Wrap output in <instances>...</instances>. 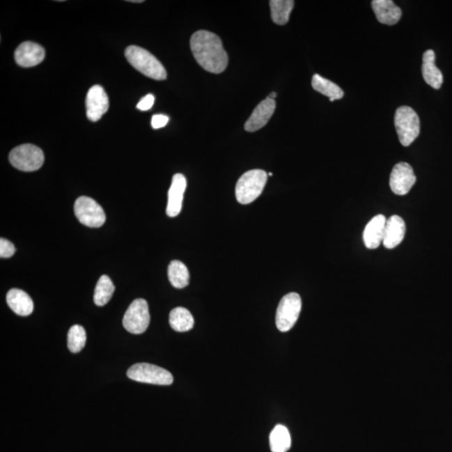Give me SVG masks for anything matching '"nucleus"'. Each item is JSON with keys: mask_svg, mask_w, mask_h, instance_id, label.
Listing matches in <instances>:
<instances>
[{"mask_svg": "<svg viewBox=\"0 0 452 452\" xmlns=\"http://www.w3.org/2000/svg\"><path fill=\"white\" fill-rule=\"evenodd\" d=\"M190 48L198 65L207 72L219 74L228 65V56L222 41L212 32L198 31L190 39Z\"/></svg>", "mask_w": 452, "mask_h": 452, "instance_id": "1", "label": "nucleus"}, {"mask_svg": "<svg viewBox=\"0 0 452 452\" xmlns=\"http://www.w3.org/2000/svg\"><path fill=\"white\" fill-rule=\"evenodd\" d=\"M127 60L139 72L157 81L167 78V72L161 62L147 49L131 45L125 51Z\"/></svg>", "mask_w": 452, "mask_h": 452, "instance_id": "2", "label": "nucleus"}, {"mask_svg": "<svg viewBox=\"0 0 452 452\" xmlns=\"http://www.w3.org/2000/svg\"><path fill=\"white\" fill-rule=\"evenodd\" d=\"M267 182V173L261 169H253L244 173L235 186L236 200L242 205L255 201L263 193Z\"/></svg>", "mask_w": 452, "mask_h": 452, "instance_id": "3", "label": "nucleus"}, {"mask_svg": "<svg viewBox=\"0 0 452 452\" xmlns=\"http://www.w3.org/2000/svg\"><path fill=\"white\" fill-rule=\"evenodd\" d=\"M395 126L400 142L405 147L410 146L420 134V118L412 107L403 106L397 109Z\"/></svg>", "mask_w": 452, "mask_h": 452, "instance_id": "4", "label": "nucleus"}, {"mask_svg": "<svg viewBox=\"0 0 452 452\" xmlns=\"http://www.w3.org/2000/svg\"><path fill=\"white\" fill-rule=\"evenodd\" d=\"M9 160L15 168L24 172H33L42 167L45 155L39 147L33 144H22L10 153Z\"/></svg>", "mask_w": 452, "mask_h": 452, "instance_id": "5", "label": "nucleus"}, {"mask_svg": "<svg viewBox=\"0 0 452 452\" xmlns=\"http://www.w3.org/2000/svg\"><path fill=\"white\" fill-rule=\"evenodd\" d=\"M128 378L137 382L157 385H170L173 382L171 373L151 364H136L127 372Z\"/></svg>", "mask_w": 452, "mask_h": 452, "instance_id": "6", "label": "nucleus"}, {"mask_svg": "<svg viewBox=\"0 0 452 452\" xmlns=\"http://www.w3.org/2000/svg\"><path fill=\"white\" fill-rule=\"evenodd\" d=\"M302 310L301 297L291 293L283 297L276 310V325L279 331L288 332L296 325Z\"/></svg>", "mask_w": 452, "mask_h": 452, "instance_id": "7", "label": "nucleus"}, {"mask_svg": "<svg viewBox=\"0 0 452 452\" xmlns=\"http://www.w3.org/2000/svg\"><path fill=\"white\" fill-rule=\"evenodd\" d=\"M74 210L78 221L86 226L99 228L106 222L104 210L92 198L79 197L75 202Z\"/></svg>", "mask_w": 452, "mask_h": 452, "instance_id": "8", "label": "nucleus"}, {"mask_svg": "<svg viewBox=\"0 0 452 452\" xmlns=\"http://www.w3.org/2000/svg\"><path fill=\"white\" fill-rule=\"evenodd\" d=\"M149 323L150 314L147 301L139 298L132 302L123 317L125 329L132 334H141L147 330Z\"/></svg>", "mask_w": 452, "mask_h": 452, "instance_id": "9", "label": "nucleus"}, {"mask_svg": "<svg viewBox=\"0 0 452 452\" xmlns=\"http://www.w3.org/2000/svg\"><path fill=\"white\" fill-rule=\"evenodd\" d=\"M416 177L414 176V170L407 163H399L393 168L391 178H389V186L393 193L398 196H405L416 184Z\"/></svg>", "mask_w": 452, "mask_h": 452, "instance_id": "10", "label": "nucleus"}, {"mask_svg": "<svg viewBox=\"0 0 452 452\" xmlns=\"http://www.w3.org/2000/svg\"><path fill=\"white\" fill-rule=\"evenodd\" d=\"M87 118L92 122L100 120L109 109V99L103 89L99 85L91 87L86 99Z\"/></svg>", "mask_w": 452, "mask_h": 452, "instance_id": "11", "label": "nucleus"}, {"mask_svg": "<svg viewBox=\"0 0 452 452\" xmlns=\"http://www.w3.org/2000/svg\"><path fill=\"white\" fill-rule=\"evenodd\" d=\"M186 187L187 180L185 176L182 173L174 174L168 194V205L166 209L168 217H176L181 212Z\"/></svg>", "mask_w": 452, "mask_h": 452, "instance_id": "12", "label": "nucleus"}, {"mask_svg": "<svg viewBox=\"0 0 452 452\" xmlns=\"http://www.w3.org/2000/svg\"><path fill=\"white\" fill-rule=\"evenodd\" d=\"M45 49L39 44L26 41L20 44L15 52L16 63L22 68H33L45 59Z\"/></svg>", "mask_w": 452, "mask_h": 452, "instance_id": "13", "label": "nucleus"}, {"mask_svg": "<svg viewBox=\"0 0 452 452\" xmlns=\"http://www.w3.org/2000/svg\"><path fill=\"white\" fill-rule=\"evenodd\" d=\"M276 109V102L267 98L261 102L253 111L251 116L244 124V130L253 132L263 128L272 117Z\"/></svg>", "mask_w": 452, "mask_h": 452, "instance_id": "14", "label": "nucleus"}, {"mask_svg": "<svg viewBox=\"0 0 452 452\" xmlns=\"http://www.w3.org/2000/svg\"><path fill=\"white\" fill-rule=\"evenodd\" d=\"M387 219L383 215H376L367 224L364 229L363 238L364 244L368 249L378 248L383 243L385 226Z\"/></svg>", "mask_w": 452, "mask_h": 452, "instance_id": "15", "label": "nucleus"}, {"mask_svg": "<svg viewBox=\"0 0 452 452\" xmlns=\"http://www.w3.org/2000/svg\"><path fill=\"white\" fill-rule=\"evenodd\" d=\"M372 8L381 24L393 26L401 19L402 11L392 0H374Z\"/></svg>", "mask_w": 452, "mask_h": 452, "instance_id": "16", "label": "nucleus"}, {"mask_svg": "<svg viewBox=\"0 0 452 452\" xmlns=\"http://www.w3.org/2000/svg\"><path fill=\"white\" fill-rule=\"evenodd\" d=\"M405 234V224L398 215H392L387 219L385 226L383 244L385 248H395L403 242Z\"/></svg>", "mask_w": 452, "mask_h": 452, "instance_id": "17", "label": "nucleus"}, {"mask_svg": "<svg viewBox=\"0 0 452 452\" xmlns=\"http://www.w3.org/2000/svg\"><path fill=\"white\" fill-rule=\"evenodd\" d=\"M6 302L10 309L20 316H29L34 311V302L22 290L16 288L10 290L7 293Z\"/></svg>", "mask_w": 452, "mask_h": 452, "instance_id": "18", "label": "nucleus"}, {"mask_svg": "<svg viewBox=\"0 0 452 452\" xmlns=\"http://www.w3.org/2000/svg\"><path fill=\"white\" fill-rule=\"evenodd\" d=\"M422 74L427 84L434 89L441 88L443 75L435 65V55L432 49H428L423 55Z\"/></svg>", "mask_w": 452, "mask_h": 452, "instance_id": "19", "label": "nucleus"}, {"mask_svg": "<svg viewBox=\"0 0 452 452\" xmlns=\"http://www.w3.org/2000/svg\"><path fill=\"white\" fill-rule=\"evenodd\" d=\"M312 86L318 93L329 98L330 102L340 100L344 95L343 91L337 84L318 74L313 77Z\"/></svg>", "mask_w": 452, "mask_h": 452, "instance_id": "20", "label": "nucleus"}, {"mask_svg": "<svg viewBox=\"0 0 452 452\" xmlns=\"http://www.w3.org/2000/svg\"><path fill=\"white\" fill-rule=\"evenodd\" d=\"M169 325L174 331L184 333L193 329L194 320L188 309L178 306L170 313Z\"/></svg>", "mask_w": 452, "mask_h": 452, "instance_id": "21", "label": "nucleus"}, {"mask_svg": "<svg viewBox=\"0 0 452 452\" xmlns=\"http://www.w3.org/2000/svg\"><path fill=\"white\" fill-rule=\"evenodd\" d=\"M168 276L170 283L176 288H184L189 283V270L180 260L171 261L168 268Z\"/></svg>", "mask_w": 452, "mask_h": 452, "instance_id": "22", "label": "nucleus"}, {"mask_svg": "<svg viewBox=\"0 0 452 452\" xmlns=\"http://www.w3.org/2000/svg\"><path fill=\"white\" fill-rule=\"evenodd\" d=\"M292 445L291 435L287 427L277 425L270 435L272 452H287Z\"/></svg>", "mask_w": 452, "mask_h": 452, "instance_id": "23", "label": "nucleus"}, {"mask_svg": "<svg viewBox=\"0 0 452 452\" xmlns=\"http://www.w3.org/2000/svg\"><path fill=\"white\" fill-rule=\"evenodd\" d=\"M295 2L293 0H272L270 1L272 19L275 24L284 26L289 22L290 15Z\"/></svg>", "mask_w": 452, "mask_h": 452, "instance_id": "24", "label": "nucleus"}, {"mask_svg": "<svg viewBox=\"0 0 452 452\" xmlns=\"http://www.w3.org/2000/svg\"><path fill=\"white\" fill-rule=\"evenodd\" d=\"M115 291L114 284L107 275H103L99 279L95 288L93 300L95 304L98 306H105L109 304Z\"/></svg>", "mask_w": 452, "mask_h": 452, "instance_id": "25", "label": "nucleus"}, {"mask_svg": "<svg viewBox=\"0 0 452 452\" xmlns=\"http://www.w3.org/2000/svg\"><path fill=\"white\" fill-rule=\"evenodd\" d=\"M86 334L84 327L80 325H74L70 327L68 335V346L69 350L73 354H77L85 347Z\"/></svg>", "mask_w": 452, "mask_h": 452, "instance_id": "26", "label": "nucleus"}, {"mask_svg": "<svg viewBox=\"0 0 452 452\" xmlns=\"http://www.w3.org/2000/svg\"><path fill=\"white\" fill-rule=\"evenodd\" d=\"M16 249L14 244L6 239L0 240V257L10 258L15 253Z\"/></svg>", "mask_w": 452, "mask_h": 452, "instance_id": "27", "label": "nucleus"}, {"mask_svg": "<svg viewBox=\"0 0 452 452\" xmlns=\"http://www.w3.org/2000/svg\"><path fill=\"white\" fill-rule=\"evenodd\" d=\"M155 97H153V95L148 94L147 96L141 99V101L138 103V105H137V109L140 111H148L151 109L153 103H155Z\"/></svg>", "mask_w": 452, "mask_h": 452, "instance_id": "28", "label": "nucleus"}, {"mask_svg": "<svg viewBox=\"0 0 452 452\" xmlns=\"http://www.w3.org/2000/svg\"><path fill=\"white\" fill-rule=\"evenodd\" d=\"M169 121V117L163 114H157L153 116L152 118V127L155 130H159V128L164 127L167 125Z\"/></svg>", "mask_w": 452, "mask_h": 452, "instance_id": "29", "label": "nucleus"}, {"mask_svg": "<svg viewBox=\"0 0 452 452\" xmlns=\"http://www.w3.org/2000/svg\"><path fill=\"white\" fill-rule=\"evenodd\" d=\"M276 96H277L276 93L272 92V93H270L268 98H271V99H273V100H274V99L276 98Z\"/></svg>", "mask_w": 452, "mask_h": 452, "instance_id": "30", "label": "nucleus"}, {"mask_svg": "<svg viewBox=\"0 0 452 452\" xmlns=\"http://www.w3.org/2000/svg\"><path fill=\"white\" fill-rule=\"evenodd\" d=\"M128 2H131V3H143V0H141V1H139V0H130V1H128Z\"/></svg>", "mask_w": 452, "mask_h": 452, "instance_id": "31", "label": "nucleus"}, {"mask_svg": "<svg viewBox=\"0 0 452 452\" xmlns=\"http://www.w3.org/2000/svg\"><path fill=\"white\" fill-rule=\"evenodd\" d=\"M268 176H273V173H268Z\"/></svg>", "mask_w": 452, "mask_h": 452, "instance_id": "32", "label": "nucleus"}]
</instances>
